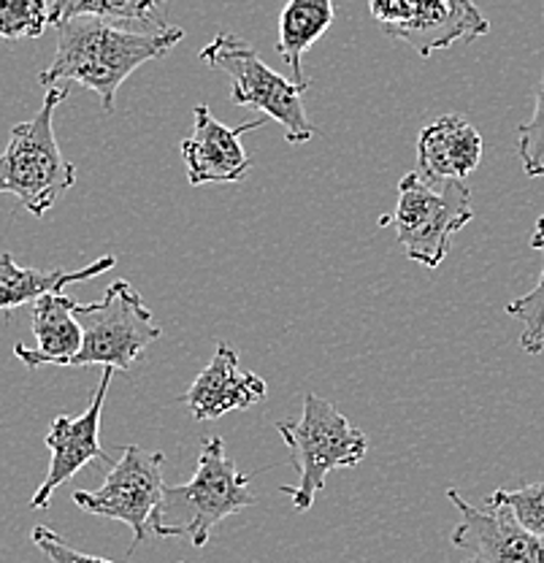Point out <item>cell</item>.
I'll return each instance as SVG.
<instances>
[{
  "label": "cell",
  "mask_w": 544,
  "mask_h": 563,
  "mask_svg": "<svg viewBox=\"0 0 544 563\" xmlns=\"http://www.w3.org/2000/svg\"><path fill=\"white\" fill-rule=\"evenodd\" d=\"M181 38L185 31L174 25L131 31L122 22L76 16L57 25V52L38 74V81L46 90L76 81L101 98L103 111H111L127 76L171 52Z\"/></svg>",
  "instance_id": "1"
},
{
  "label": "cell",
  "mask_w": 544,
  "mask_h": 563,
  "mask_svg": "<svg viewBox=\"0 0 544 563\" xmlns=\"http://www.w3.org/2000/svg\"><path fill=\"white\" fill-rule=\"evenodd\" d=\"M249 477L238 472L236 461L225 455V442L209 437L198 453V468L190 483L166 485L163 501L152 520V537L190 539L192 548H207L214 528L231 515L255 507Z\"/></svg>",
  "instance_id": "2"
},
{
  "label": "cell",
  "mask_w": 544,
  "mask_h": 563,
  "mask_svg": "<svg viewBox=\"0 0 544 563\" xmlns=\"http://www.w3.org/2000/svg\"><path fill=\"white\" fill-rule=\"evenodd\" d=\"M277 431L288 444L290 466L298 474V485H282L279 493L290 498L298 512L314 507L318 493L325 490L327 474L355 468L368 453L366 433L312 390L303 396L301 420L277 422Z\"/></svg>",
  "instance_id": "3"
},
{
  "label": "cell",
  "mask_w": 544,
  "mask_h": 563,
  "mask_svg": "<svg viewBox=\"0 0 544 563\" xmlns=\"http://www.w3.org/2000/svg\"><path fill=\"white\" fill-rule=\"evenodd\" d=\"M66 98L68 87H49L38 114L11 128L9 144L0 152V196H14L33 217H44L76 185L74 163L63 155L52 125Z\"/></svg>",
  "instance_id": "4"
},
{
  "label": "cell",
  "mask_w": 544,
  "mask_h": 563,
  "mask_svg": "<svg viewBox=\"0 0 544 563\" xmlns=\"http://www.w3.org/2000/svg\"><path fill=\"white\" fill-rule=\"evenodd\" d=\"M198 57L203 66L231 79V103L253 106L266 114V120L279 122L288 144H307L314 139L318 128L307 117L301 101L307 90L268 68L249 41L233 33H218L198 52Z\"/></svg>",
  "instance_id": "5"
},
{
  "label": "cell",
  "mask_w": 544,
  "mask_h": 563,
  "mask_svg": "<svg viewBox=\"0 0 544 563\" xmlns=\"http://www.w3.org/2000/svg\"><path fill=\"white\" fill-rule=\"evenodd\" d=\"M74 314L81 325V347L66 368L111 366L127 372L163 336L142 292L127 279L111 282L101 301L76 303Z\"/></svg>",
  "instance_id": "6"
},
{
  "label": "cell",
  "mask_w": 544,
  "mask_h": 563,
  "mask_svg": "<svg viewBox=\"0 0 544 563\" xmlns=\"http://www.w3.org/2000/svg\"><path fill=\"white\" fill-rule=\"evenodd\" d=\"M471 190L464 181L431 185L418 172L399 181L393 225L409 261L438 268L449 255L453 236L471 222Z\"/></svg>",
  "instance_id": "7"
},
{
  "label": "cell",
  "mask_w": 544,
  "mask_h": 563,
  "mask_svg": "<svg viewBox=\"0 0 544 563\" xmlns=\"http://www.w3.org/2000/svg\"><path fill=\"white\" fill-rule=\"evenodd\" d=\"M163 468H166V455L160 450H142L138 444H127L120 461L109 468L101 488L74 490L71 498L85 512L131 526L133 544L127 548V555H133L138 544L152 539V520L166 490Z\"/></svg>",
  "instance_id": "8"
},
{
  "label": "cell",
  "mask_w": 544,
  "mask_h": 563,
  "mask_svg": "<svg viewBox=\"0 0 544 563\" xmlns=\"http://www.w3.org/2000/svg\"><path fill=\"white\" fill-rule=\"evenodd\" d=\"M368 11L388 38L412 46L420 57L490 33L474 0H368Z\"/></svg>",
  "instance_id": "9"
},
{
  "label": "cell",
  "mask_w": 544,
  "mask_h": 563,
  "mask_svg": "<svg viewBox=\"0 0 544 563\" xmlns=\"http://www.w3.org/2000/svg\"><path fill=\"white\" fill-rule=\"evenodd\" d=\"M116 368L103 366V377L98 383L96 393L90 398V407L81 415H57L52 420L49 433H46V448H49L52 461L49 472H46L44 483L38 485V490L33 493L31 507L33 509H46L49 507L52 496L60 488L63 483L79 474L87 463H103V466H114L107 450L101 448V415H103V401H107V393L114 377Z\"/></svg>",
  "instance_id": "10"
},
{
  "label": "cell",
  "mask_w": 544,
  "mask_h": 563,
  "mask_svg": "<svg viewBox=\"0 0 544 563\" xmlns=\"http://www.w3.org/2000/svg\"><path fill=\"white\" fill-rule=\"evenodd\" d=\"M447 498L460 512L449 539L469 553L464 563H544V539L525 531L507 507L479 509L455 488L447 490Z\"/></svg>",
  "instance_id": "11"
},
{
  "label": "cell",
  "mask_w": 544,
  "mask_h": 563,
  "mask_svg": "<svg viewBox=\"0 0 544 563\" xmlns=\"http://www.w3.org/2000/svg\"><path fill=\"white\" fill-rule=\"evenodd\" d=\"M192 117H196V125H192L190 139L179 144L181 161H185L187 168V181L192 187L242 181L253 168V157L242 146V136L257 131L266 120L227 128L220 120H214L209 106H196Z\"/></svg>",
  "instance_id": "12"
},
{
  "label": "cell",
  "mask_w": 544,
  "mask_h": 563,
  "mask_svg": "<svg viewBox=\"0 0 544 563\" xmlns=\"http://www.w3.org/2000/svg\"><path fill=\"white\" fill-rule=\"evenodd\" d=\"M266 379L238 366V352L233 344L220 342L212 363L196 377V383L181 393L179 401L190 409L192 420H220L227 412L249 409L266 398Z\"/></svg>",
  "instance_id": "13"
},
{
  "label": "cell",
  "mask_w": 544,
  "mask_h": 563,
  "mask_svg": "<svg viewBox=\"0 0 544 563\" xmlns=\"http://www.w3.org/2000/svg\"><path fill=\"white\" fill-rule=\"evenodd\" d=\"M485 141L460 114H444L429 122L418 136V174L431 185L464 181L482 163Z\"/></svg>",
  "instance_id": "14"
},
{
  "label": "cell",
  "mask_w": 544,
  "mask_h": 563,
  "mask_svg": "<svg viewBox=\"0 0 544 563\" xmlns=\"http://www.w3.org/2000/svg\"><path fill=\"white\" fill-rule=\"evenodd\" d=\"M74 309L76 301L68 298L66 292H46L38 301H33V336H36V347L14 344V355L27 368H66L81 347V325L76 320Z\"/></svg>",
  "instance_id": "15"
},
{
  "label": "cell",
  "mask_w": 544,
  "mask_h": 563,
  "mask_svg": "<svg viewBox=\"0 0 544 563\" xmlns=\"http://www.w3.org/2000/svg\"><path fill=\"white\" fill-rule=\"evenodd\" d=\"M116 266L114 255L98 257L90 266L79 268V272H41V268H22L14 261V255L0 252V312H14V309L25 307V303L38 301L46 292H63V287L76 285V282H90L109 268Z\"/></svg>",
  "instance_id": "16"
},
{
  "label": "cell",
  "mask_w": 544,
  "mask_h": 563,
  "mask_svg": "<svg viewBox=\"0 0 544 563\" xmlns=\"http://www.w3.org/2000/svg\"><path fill=\"white\" fill-rule=\"evenodd\" d=\"M333 16H336L333 0H288L279 11L277 52L290 68V79L303 90L312 87L301 66L303 52L323 38L327 27L333 25Z\"/></svg>",
  "instance_id": "17"
},
{
  "label": "cell",
  "mask_w": 544,
  "mask_h": 563,
  "mask_svg": "<svg viewBox=\"0 0 544 563\" xmlns=\"http://www.w3.org/2000/svg\"><path fill=\"white\" fill-rule=\"evenodd\" d=\"M157 5L160 0H52L49 22L57 27L76 16H98L122 25L166 27V22L157 20Z\"/></svg>",
  "instance_id": "18"
},
{
  "label": "cell",
  "mask_w": 544,
  "mask_h": 563,
  "mask_svg": "<svg viewBox=\"0 0 544 563\" xmlns=\"http://www.w3.org/2000/svg\"><path fill=\"white\" fill-rule=\"evenodd\" d=\"M531 246L544 255V214L536 220L534 233H531ZM507 314L523 322L520 347L529 352V355H540V352H544V268L540 274V282L534 285V290L507 303Z\"/></svg>",
  "instance_id": "19"
},
{
  "label": "cell",
  "mask_w": 544,
  "mask_h": 563,
  "mask_svg": "<svg viewBox=\"0 0 544 563\" xmlns=\"http://www.w3.org/2000/svg\"><path fill=\"white\" fill-rule=\"evenodd\" d=\"M49 25V0H0V38H41Z\"/></svg>",
  "instance_id": "20"
},
{
  "label": "cell",
  "mask_w": 544,
  "mask_h": 563,
  "mask_svg": "<svg viewBox=\"0 0 544 563\" xmlns=\"http://www.w3.org/2000/svg\"><path fill=\"white\" fill-rule=\"evenodd\" d=\"M488 507H507L525 531L544 539V483L523 485L518 490H496Z\"/></svg>",
  "instance_id": "21"
},
{
  "label": "cell",
  "mask_w": 544,
  "mask_h": 563,
  "mask_svg": "<svg viewBox=\"0 0 544 563\" xmlns=\"http://www.w3.org/2000/svg\"><path fill=\"white\" fill-rule=\"evenodd\" d=\"M518 155L529 176H544V74L534 90V117L520 125Z\"/></svg>",
  "instance_id": "22"
},
{
  "label": "cell",
  "mask_w": 544,
  "mask_h": 563,
  "mask_svg": "<svg viewBox=\"0 0 544 563\" xmlns=\"http://www.w3.org/2000/svg\"><path fill=\"white\" fill-rule=\"evenodd\" d=\"M33 544H36L41 553L46 555V561L49 563H114L107 559H98V555L79 553V550H74L60 533L52 531V528L46 526L33 528Z\"/></svg>",
  "instance_id": "23"
},
{
  "label": "cell",
  "mask_w": 544,
  "mask_h": 563,
  "mask_svg": "<svg viewBox=\"0 0 544 563\" xmlns=\"http://www.w3.org/2000/svg\"><path fill=\"white\" fill-rule=\"evenodd\" d=\"M160 3H166V0H160Z\"/></svg>",
  "instance_id": "24"
}]
</instances>
